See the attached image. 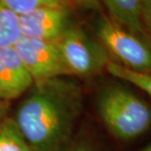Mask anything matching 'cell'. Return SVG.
Segmentation results:
<instances>
[{"mask_svg":"<svg viewBox=\"0 0 151 151\" xmlns=\"http://www.w3.org/2000/svg\"><path fill=\"white\" fill-rule=\"evenodd\" d=\"M30 89L13 118L18 128L32 151L65 149L81 114V87L59 77Z\"/></svg>","mask_w":151,"mask_h":151,"instance_id":"6da1fadb","label":"cell"},{"mask_svg":"<svg viewBox=\"0 0 151 151\" xmlns=\"http://www.w3.org/2000/svg\"><path fill=\"white\" fill-rule=\"evenodd\" d=\"M97 108L102 123L118 139H134L151 129V107L121 84L104 86L98 95Z\"/></svg>","mask_w":151,"mask_h":151,"instance_id":"7a4b0ae2","label":"cell"},{"mask_svg":"<svg viewBox=\"0 0 151 151\" xmlns=\"http://www.w3.org/2000/svg\"><path fill=\"white\" fill-rule=\"evenodd\" d=\"M95 32L113 62L151 74V38L146 33L133 32L104 14L96 21Z\"/></svg>","mask_w":151,"mask_h":151,"instance_id":"3957f363","label":"cell"},{"mask_svg":"<svg viewBox=\"0 0 151 151\" xmlns=\"http://www.w3.org/2000/svg\"><path fill=\"white\" fill-rule=\"evenodd\" d=\"M56 43L68 76H97L106 69L112 60L98 39H94L76 25H70Z\"/></svg>","mask_w":151,"mask_h":151,"instance_id":"277c9868","label":"cell"},{"mask_svg":"<svg viewBox=\"0 0 151 151\" xmlns=\"http://www.w3.org/2000/svg\"><path fill=\"white\" fill-rule=\"evenodd\" d=\"M14 48L34 84L68 76L56 41L21 36Z\"/></svg>","mask_w":151,"mask_h":151,"instance_id":"5b68a950","label":"cell"},{"mask_svg":"<svg viewBox=\"0 0 151 151\" xmlns=\"http://www.w3.org/2000/svg\"><path fill=\"white\" fill-rule=\"evenodd\" d=\"M67 7H43L19 16L22 36L57 41L70 27Z\"/></svg>","mask_w":151,"mask_h":151,"instance_id":"8992f818","label":"cell"},{"mask_svg":"<svg viewBox=\"0 0 151 151\" xmlns=\"http://www.w3.org/2000/svg\"><path fill=\"white\" fill-rule=\"evenodd\" d=\"M34 81L14 47L0 49V101L10 102L29 91Z\"/></svg>","mask_w":151,"mask_h":151,"instance_id":"52a82bcc","label":"cell"},{"mask_svg":"<svg viewBox=\"0 0 151 151\" xmlns=\"http://www.w3.org/2000/svg\"><path fill=\"white\" fill-rule=\"evenodd\" d=\"M109 18L133 32L146 33L141 20V0H101Z\"/></svg>","mask_w":151,"mask_h":151,"instance_id":"ba28073f","label":"cell"},{"mask_svg":"<svg viewBox=\"0 0 151 151\" xmlns=\"http://www.w3.org/2000/svg\"><path fill=\"white\" fill-rule=\"evenodd\" d=\"M0 151H32L12 117L0 122Z\"/></svg>","mask_w":151,"mask_h":151,"instance_id":"9c48e42d","label":"cell"},{"mask_svg":"<svg viewBox=\"0 0 151 151\" xmlns=\"http://www.w3.org/2000/svg\"><path fill=\"white\" fill-rule=\"evenodd\" d=\"M21 36L19 16L0 2V49L14 47Z\"/></svg>","mask_w":151,"mask_h":151,"instance_id":"30bf717a","label":"cell"},{"mask_svg":"<svg viewBox=\"0 0 151 151\" xmlns=\"http://www.w3.org/2000/svg\"><path fill=\"white\" fill-rule=\"evenodd\" d=\"M105 70L115 78L131 83V84L139 88L151 98V74L137 72L134 70L128 69L126 67L120 65L119 63L113 62V60H111L108 63Z\"/></svg>","mask_w":151,"mask_h":151,"instance_id":"8fae6325","label":"cell"},{"mask_svg":"<svg viewBox=\"0 0 151 151\" xmlns=\"http://www.w3.org/2000/svg\"><path fill=\"white\" fill-rule=\"evenodd\" d=\"M3 5L18 16L43 7H67L68 0H0Z\"/></svg>","mask_w":151,"mask_h":151,"instance_id":"7c38bea8","label":"cell"},{"mask_svg":"<svg viewBox=\"0 0 151 151\" xmlns=\"http://www.w3.org/2000/svg\"><path fill=\"white\" fill-rule=\"evenodd\" d=\"M141 20L144 30L151 38V0H141Z\"/></svg>","mask_w":151,"mask_h":151,"instance_id":"4fadbf2b","label":"cell"},{"mask_svg":"<svg viewBox=\"0 0 151 151\" xmlns=\"http://www.w3.org/2000/svg\"><path fill=\"white\" fill-rule=\"evenodd\" d=\"M65 151H99L95 144L88 139H82L74 141L72 144L65 147Z\"/></svg>","mask_w":151,"mask_h":151,"instance_id":"5bb4252c","label":"cell"},{"mask_svg":"<svg viewBox=\"0 0 151 151\" xmlns=\"http://www.w3.org/2000/svg\"><path fill=\"white\" fill-rule=\"evenodd\" d=\"M72 1L77 6L89 10H99L101 9V0H68Z\"/></svg>","mask_w":151,"mask_h":151,"instance_id":"9a60e30c","label":"cell"},{"mask_svg":"<svg viewBox=\"0 0 151 151\" xmlns=\"http://www.w3.org/2000/svg\"><path fill=\"white\" fill-rule=\"evenodd\" d=\"M9 107H10V102L0 101V122H1L4 118L7 117Z\"/></svg>","mask_w":151,"mask_h":151,"instance_id":"2e32d148","label":"cell"},{"mask_svg":"<svg viewBox=\"0 0 151 151\" xmlns=\"http://www.w3.org/2000/svg\"><path fill=\"white\" fill-rule=\"evenodd\" d=\"M139 151H151V142L148 144V145H146L145 147H144V148H142Z\"/></svg>","mask_w":151,"mask_h":151,"instance_id":"e0dca14e","label":"cell"}]
</instances>
